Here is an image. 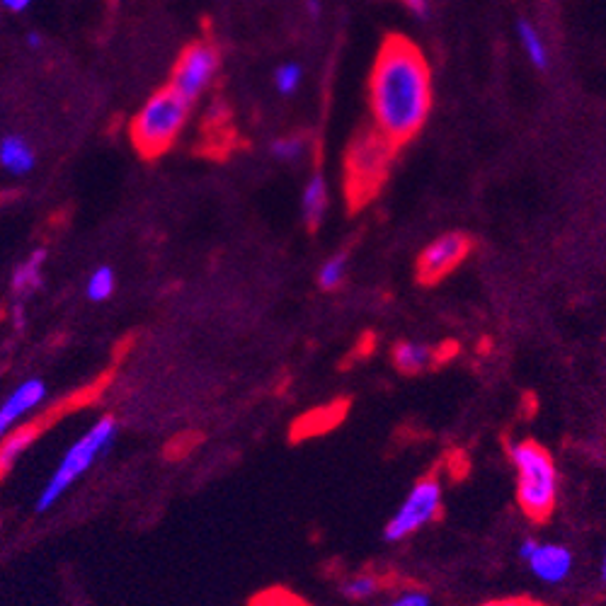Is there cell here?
<instances>
[{
  "label": "cell",
  "mask_w": 606,
  "mask_h": 606,
  "mask_svg": "<svg viewBox=\"0 0 606 606\" xmlns=\"http://www.w3.org/2000/svg\"><path fill=\"white\" fill-rule=\"evenodd\" d=\"M374 127L391 144L403 146L425 127L432 110V73L413 42L388 37L369 78Z\"/></svg>",
  "instance_id": "cell-1"
},
{
  "label": "cell",
  "mask_w": 606,
  "mask_h": 606,
  "mask_svg": "<svg viewBox=\"0 0 606 606\" xmlns=\"http://www.w3.org/2000/svg\"><path fill=\"white\" fill-rule=\"evenodd\" d=\"M514 468L517 505L531 522H546L558 507L560 476L553 454L536 439H517L507 444Z\"/></svg>",
  "instance_id": "cell-2"
},
{
  "label": "cell",
  "mask_w": 606,
  "mask_h": 606,
  "mask_svg": "<svg viewBox=\"0 0 606 606\" xmlns=\"http://www.w3.org/2000/svg\"><path fill=\"white\" fill-rule=\"evenodd\" d=\"M396 148L376 127L354 136L345 160V192L352 209H362L381 192Z\"/></svg>",
  "instance_id": "cell-3"
},
{
  "label": "cell",
  "mask_w": 606,
  "mask_h": 606,
  "mask_svg": "<svg viewBox=\"0 0 606 606\" xmlns=\"http://www.w3.org/2000/svg\"><path fill=\"white\" fill-rule=\"evenodd\" d=\"M190 105L192 102L177 95L173 88H165L148 97L146 105L131 122V141H134L136 151L146 158L163 156L185 129Z\"/></svg>",
  "instance_id": "cell-4"
},
{
  "label": "cell",
  "mask_w": 606,
  "mask_h": 606,
  "mask_svg": "<svg viewBox=\"0 0 606 606\" xmlns=\"http://www.w3.org/2000/svg\"><path fill=\"white\" fill-rule=\"evenodd\" d=\"M114 434H117V420L105 415L100 417L78 442L71 444V449L66 451L64 459L59 461L56 471L51 473L47 485H44L42 493H39L37 512H47L49 507H54L56 502L76 485V480L83 478L105 451H110Z\"/></svg>",
  "instance_id": "cell-5"
},
{
  "label": "cell",
  "mask_w": 606,
  "mask_h": 606,
  "mask_svg": "<svg viewBox=\"0 0 606 606\" xmlns=\"http://www.w3.org/2000/svg\"><path fill=\"white\" fill-rule=\"evenodd\" d=\"M444 512V485L437 473L417 478L403 502L391 514L383 527V539L388 543H400L410 536L437 522Z\"/></svg>",
  "instance_id": "cell-6"
},
{
  "label": "cell",
  "mask_w": 606,
  "mask_h": 606,
  "mask_svg": "<svg viewBox=\"0 0 606 606\" xmlns=\"http://www.w3.org/2000/svg\"><path fill=\"white\" fill-rule=\"evenodd\" d=\"M473 240L466 233H444L434 238L430 245H425L420 257H417V279L422 284H439L447 279L451 272L459 270L471 255Z\"/></svg>",
  "instance_id": "cell-7"
},
{
  "label": "cell",
  "mask_w": 606,
  "mask_h": 606,
  "mask_svg": "<svg viewBox=\"0 0 606 606\" xmlns=\"http://www.w3.org/2000/svg\"><path fill=\"white\" fill-rule=\"evenodd\" d=\"M216 73H219V51L207 42H197L177 61L170 88L192 102L209 88Z\"/></svg>",
  "instance_id": "cell-8"
},
{
  "label": "cell",
  "mask_w": 606,
  "mask_h": 606,
  "mask_svg": "<svg viewBox=\"0 0 606 606\" xmlns=\"http://www.w3.org/2000/svg\"><path fill=\"white\" fill-rule=\"evenodd\" d=\"M519 558L527 563L531 575L546 585H560L573 575L575 568L573 551L563 543L524 539L519 543Z\"/></svg>",
  "instance_id": "cell-9"
},
{
  "label": "cell",
  "mask_w": 606,
  "mask_h": 606,
  "mask_svg": "<svg viewBox=\"0 0 606 606\" xmlns=\"http://www.w3.org/2000/svg\"><path fill=\"white\" fill-rule=\"evenodd\" d=\"M454 354V345H430V342L420 340H403L393 347V364L400 374L417 376L425 371L437 369Z\"/></svg>",
  "instance_id": "cell-10"
},
{
  "label": "cell",
  "mask_w": 606,
  "mask_h": 606,
  "mask_svg": "<svg viewBox=\"0 0 606 606\" xmlns=\"http://www.w3.org/2000/svg\"><path fill=\"white\" fill-rule=\"evenodd\" d=\"M347 410H350L347 400H333V403L328 405H318V408L308 410V413H303L299 420L294 422L291 437H294L296 442H303V439L328 434L330 430H335L337 425H342V420L347 417Z\"/></svg>",
  "instance_id": "cell-11"
},
{
  "label": "cell",
  "mask_w": 606,
  "mask_h": 606,
  "mask_svg": "<svg viewBox=\"0 0 606 606\" xmlns=\"http://www.w3.org/2000/svg\"><path fill=\"white\" fill-rule=\"evenodd\" d=\"M44 398H47V386H44V381L30 379L20 383V386L10 393L8 400L0 405V439L13 430V425L20 417H25L30 410L37 408V405H42Z\"/></svg>",
  "instance_id": "cell-12"
},
{
  "label": "cell",
  "mask_w": 606,
  "mask_h": 606,
  "mask_svg": "<svg viewBox=\"0 0 606 606\" xmlns=\"http://www.w3.org/2000/svg\"><path fill=\"white\" fill-rule=\"evenodd\" d=\"M47 425H49V417L47 420H34L30 425L20 427V430L15 432H8L3 439H0V480L13 471L15 463L20 461V456L37 442V437L44 432V427Z\"/></svg>",
  "instance_id": "cell-13"
},
{
  "label": "cell",
  "mask_w": 606,
  "mask_h": 606,
  "mask_svg": "<svg viewBox=\"0 0 606 606\" xmlns=\"http://www.w3.org/2000/svg\"><path fill=\"white\" fill-rule=\"evenodd\" d=\"M301 214L308 231H316L328 214V182L323 173H313L301 194Z\"/></svg>",
  "instance_id": "cell-14"
},
{
  "label": "cell",
  "mask_w": 606,
  "mask_h": 606,
  "mask_svg": "<svg viewBox=\"0 0 606 606\" xmlns=\"http://www.w3.org/2000/svg\"><path fill=\"white\" fill-rule=\"evenodd\" d=\"M386 587L388 580L376 570H359V573H352L340 582L342 597L350 599V602H369V599L381 597Z\"/></svg>",
  "instance_id": "cell-15"
},
{
  "label": "cell",
  "mask_w": 606,
  "mask_h": 606,
  "mask_svg": "<svg viewBox=\"0 0 606 606\" xmlns=\"http://www.w3.org/2000/svg\"><path fill=\"white\" fill-rule=\"evenodd\" d=\"M34 151L27 139L17 134H8L0 139V168L13 175H27L34 168Z\"/></svg>",
  "instance_id": "cell-16"
},
{
  "label": "cell",
  "mask_w": 606,
  "mask_h": 606,
  "mask_svg": "<svg viewBox=\"0 0 606 606\" xmlns=\"http://www.w3.org/2000/svg\"><path fill=\"white\" fill-rule=\"evenodd\" d=\"M44 262H47V253H44V250H34L27 260H22L20 265H17L13 274V291L20 299H27V296L42 287Z\"/></svg>",
  "instance_id": "cell-17"
},
{
  "label": "cell",
  "mask_w": 606,
  "mask_h": 606,
  "mask_svg": "<svg viewBox=\"0 0 606 606\" xmlns=\"http://www.w3.org/2000/svg\"><path fill=\"white\" fill-rule=\"evenodd\" d=\"M517 37H519V44H522L524 54H527V59L531 61V66L539 68V71H546V68H548V47H546V42H543L539 30H536V27L531 25L529 20H519L517 22Z\"/></svg>",
  "instance_id": "cell-18"
},
{
  "label": "cell",
  "mask_w": 606,
  "mask_h": 606,
  "mask_svg": "<svg viewBox=\"0 0 606 606\" xmlns=\"http://www.w3.org/2000/svg\"><path fill=\"white\" fill-rule=\"evenodd\" d=\"M347 272H350V260L347 253H337L320 265L318 270V284L323 291H337L345 284Z\"/></svg>",
  "instance_id": "cell-19"
},
{
  "label": "cell",
  "mask_w": 606,
  "mask_h": 606,
  "mask_svg": "<svg viewBox=\"0 0 606 606\" xmlns=\"http://www.w3.org/2000/svg\"><path fill=\"white\" fill-rule=\"evenodd\" d=\"M248 606H313L311 602L299 597L296 592L284 590V587H270V590L257 592L253 599H250Z\"/></svg>",
  "instance_id": "cell-20"
},
{
  "label": "cell",
  "mask_w": 606,
  "mask_h": 606,
  "mask_svg": "<svg viewBox=\"0 0 606 606\" xmlns=\"http://www.w3.org/2000/svg\"><path fill=\"white\" fill-rule=\"evenodd\" d=\"M112 291H114V272L110 267H97L88 279V299L105 301L110 299Z\"/></svg>",
  "instance_id": "cell-21"
},
{
  "label": "cell",
  "mask_w": 606,
  "mask_h": 606,
  "mask_svg": "<svg viewBox=\"0 0 606 606\" xmlns=\"http://www.w3.org/2000/svg\"><path fill=\"white\" fill-rule=\"evenodd\" d=\"M301 80H303V68L299 64H294V61L282 64L277 71H274V88H277L282 95H294L296 90H299Z\"/></svg>",
  "instance_id": "cell-22"
},
{
  "label": "cell",
  "mask_w": 606,
  "mask_h": 606,
  "mask_svg": "<svg viewBox=\"0 0 606 606\" xmlns=\"http://www.w3.org/2000/svg\"><path fill=\"white\" fill-rule=\"evenodd\" d=\"M306 153V139L303 136H282L272 144V156L284 163H294Z\"/></svg>",
  "instance_id": "cell-23"
},
{
  "label": "cell",
  "mask_w": 606,
  "mask_h": 606,
  "mask_svg": "<svg viewBox=\"0 0 606 606\" xmlns=\"http://www.w3.org/2000/svg\"><path fill=\"white\" fill-rule=\"evenodd\" d=\"M383 606H432V597L422 587H403L398 594H393Z\"/></svg>",
  "instance_id": "cell-24"
},
{
  "label": "cell",
  "mask_w": 606,
  "mask_h": 606,
  "mask_svg": "<svg viewBox=\"0 0 606 606\" xmlns=\"http://www.w3.org/2000/svg\"><path fill=\"white\" fill-rule=\"evenodd\" d=\"M476 606H548L539 602L534 597H500V599H488V602H480Z\"/></svg>",
  "instance_id": "cell-25"
},
{
  "label": "cell",
  "mask_w": 606,
  "mask_h": 606,
  "mask_svg": "<svg viewBox=\"0 0 606 606\" xmlns=\"http://www.w3.org/2000/svg\"><path fill=\"white\" fill-rule=\"evenodd\" d=\"M403 5H405V8H408L410 13H413L415 17H420V20H425V17H430V10H432L430 0H403Z\"/></svg>",
  "instance_id": "cell-26"
},
{
  "label": "cell",
  "mask_w": 606,
  "mask_h": 606,
  "mask_svg": "<svg viewBox=\"0 0 606 606\" xmlns=\"http://www.w3.org/2000/svg\"><path fill=\"white\" fill-rule=\"evenodd\" d=\"M3 5L10 10V13H22V10L30 8L32 0H3Z\"/></svg>",
  "instance_id": "cell-27"
},
{
  "label": "cell",
  "mask_w": 606,
  "mask_h": 606,
  "mask_svg": "<svg viewBox=\"0 0 606 606\" xmlns=\"http://www.w3.org/2000/svg\"><path fill=\"white\" fill-rule=\"evenodd\" d=\"M308 13H311L313 17H320V13H323V8H320V0H308Z\"/></svg>",
  "instance_id": "cell-28"
},
{
  "label": "cell",
  "mask_w": 606,
  "mask_h": 606,
  "mask_svg": "<svg viewBox=\"0 0 606 606\" xmlns=\"http://www.w3.org/2000/svg\"><path fill=\"white\" fill-rule=\"evenodd\" d=\"M39 44H42V37H39V34H34V32H32L30 37H27V47H30V49H37Z\"/></svg>",
  "instance_id": "cell-29"
},
{
  "label": "cell",
  "mask_w": 606,
  "mask_h": 606,
  "mask_svg": "<svg viewBox=\"0 0 606 606\" xmlns=\"http://www.w3.org/2000/svg\"><path fill=\"white\" fill-rule=\"evenodd\" d=\"M599 577H602V582L606 587V543H604V553H602V565H599Z\"/></svg>",
  "instance_id": "cell-30"
}]
</instances>
